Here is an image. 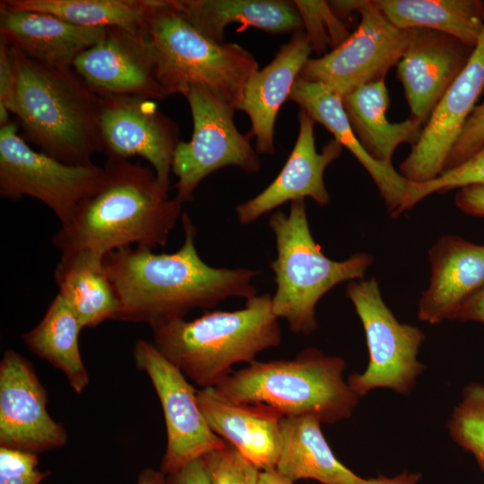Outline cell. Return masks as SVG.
Wrapping results in <instances>:
<instances>
[{
    "label": "cell",
    "mask_w": 484,
    "mask_h": 484,
    "mask_svg": "<svg viewBox=\"0 0 484 484\" xmlns=\"http://www.w3.org/2000/svg\"><path fill=\"white\" fill-rule=\"evenodd\" d=\"M38 464L37 454L0 447V484H41L50 472Z\"/></svg>",
    "instance_id": "35"
},
{
    "label": "cell",
    "mask_w": 484,
    "mask_h": 484,
    "mask_svg": "<svg viewBox=\"0 0 484 484\" xmlns=\"http://www.w3.org/2000/svg\"><path fill=\"white\" fill-rule=\"evenodd\" d=\"M288 100L296 102L300 109L322 124L356 157L374 179L389 212L397 217L407 193L408 181L392 165L380 163L367 153L352 129L342 97L322 83L307 82L298 76Z\"/></svg>",
    "instance_id": "23"
},
{
    "label": "cell",
    "mask_w": 484,
    "mask_h": 484,
    "mask_svg": "<svg viewBox=\"0 0 484 484\" xmlns=\"http://www.w3.org/2000/svg\"><path fill=\"white\" fill-rule=\"evenodd\" d=\"M153 169L128 159L108 158L99 187L53 236L61 257L89 254L104 258L125 246H164L181 214Z\"/></svg>",
    "instance_id": "2"
},
{
    "label": "cell",
    "mask_w": 484,
    "mask_h": 484,
    "mask_svg": "<svg viewBox=\"0 0 484 484\" xmlns=\"http://www.w3.org/2000/svg\"><path fill=\"white\" fill-rule=\"evenodd\" d=\"M484 146V102L472 110L451 150L444 172L462 164Z\"/></svg>",
    "instance_id": "36"
},
{
    "label": "cell",
    "mask_w": 484,
    "mask_h": 484,
    "mask_svg": "<svg viewBox=\"0 0 484 484\" xmlns=\"http://www.w3.org/2000/svg\"><path fill=\"white\" fill-rule=\"evenodd\" d=\"M156 78L169 97L203 88L235 109L247 81L259 70L255 57L236 43H217L172 4L156 0L144 27Z\"/></svg>",
    "instance_id": "6"
},
{
    "label": "cell",
    "mask_w": 484,
    "mask_h": 484,
    "mask_svg": "<svg viewBox=\"0 0 484 484\" xmlns=\"http://www.w3.org/2000/svg\"><path fill=\"white\" fill-rule=\"evenodd\" d=\"M156 0H1L0 6L49 13L81 27L144 32Z\"/></svg>",
    "instance_id": "30"
},
{
    "label": "cell",
    "mask_w": 484,
    "mask_h": 484,
    "mask_svg": "<svg viewBox=\"0 0 484 484\" xmlns=\"http://www.w3.org/2000/svg\"><path fill=\"white\" fill-rule=\"evenodd\" d=\"M186 99L194 123L189 142L180 141L174 152L171 171L177 177L176 198L182 204L194 198L201 181L226 166L248 173L261 168L250 133L242 134L234 122L236 109L206 89H190Z\"/></svg>",
    "instance_id": "10"
},
{
    "label": "cell",
    "mask_w": 484,
    "mask_h": 484,
    "mask_svg": "<svg viewBox=\"0 0 484 484\" xmlns=\"http://www.w3.org/2000/svg\"><path fill=\"white\" fill-rule=\"evenodd\" d=\"M166 484H210L203 462L197 459L166 475Z\"/></svg>",
    "instance_id": "39"
},
{
    "label": "cell",
    "mask_w": 484,
    "mask_h": 484,
    "mask_svg": "<svg viewBox=\"0 0 484 484\" xmlns=\"http://www.w3.org/2000/svg\"><path fill=\"white\" fill-rule=\"evenodd\" d=\"M393 25L449 35L474 48L484 27V1L371 0Z\"/></svg>",
    "instance_id": "27"
},
{
    "label": "cell",
    "mask_w": 484,
    "mask_h": 484,
    "mask_svg": "<svg viewBox=\"0 0 484 484\" xmlns=\"http://www.w3.org/2000/svg\"><path fill=\"white\" fill-rule=\"evenodd\" d=\"M452 321L484 324V289L466 302Z\"/></svg>",
    "instance_id": "40"
},
{
    "label": "cell",
    "mask_w": 484,
    "mask_h": 484,
    "mask_svg": "<svg viewBox=\"0 0 484 484\" xmlns=\"http://www.w3.org/2000/svg\"><path fill=\"white\" fill-rule=\"evenodd\" d=\"M298 122L296 143L281 172L261 193L236 207L241 224H250L289 201L310 197L320 206L329 203L324 173L340 157L343 146L333 139L317 152L314 136L315 121L300 109Z\"/></svg>",
    "instance_id": "17"
},
{
    "label": "cell",
    "mask_w": 484,
    "mask_h": 484,
    "mask_svg": "<svg viewBox=\"0 0 484 484\" xmlns=\"http://www.w3.org/2000/svg\"><path fill=\"white\" fill-rule=\"evenodd\" d=\"M153 344L199 388L215 387L238 363L247 365L281 341L272 296L256 295L234 311L205 312L193 320L174 319L154 327Z\"/></svg>",
    "instance_id": "4"
},
{
    "label": "cell",
    "mask_w": 484,
    "mask_h": 484,
    "mask_svg": "<svg viewBox=\"0 0 484 484\" xmlns=\"http://www.w3.org/2000/svg\"><path fill=\"white\" fill-rule=\"evenodd\" d=\"M268 224L277 253L270 264L276 284L272 311L279 319L287 321L292 333L310 335L318 327V301L341 282L363 279L373 257L367 253H358L343 261L327 257L312 236L304 199L290 202L288 214L272 212Z\"/></svg>",
    "instance_id": "7"
},
{
    "label": "cell",
    "mask_w": 484,
    "mask_h": 484,
    "mask_svg": "<svg viewBox=\"0 0 484 484\" xmlns=\"http://www.w3.org/2000/svg\"><path fill=\"white\" fill-rule=\"evenodd\" d=\"M13 48L15 82L6 108L19 119L24 140L66 164L90 165L103 151L102 96L73 68L43 65Z\"/></svg>",
    "instance_id": "3"
},
{
    "label": "cell",
    "mask_w": 484,
    "mask_h": 484,
    "mask_svg": "<svg viewBox=\"0 0 484 484\" xmlns=\"http://www.w3.org/2000/svg\"><path fill=\"white\" fill-rule=\"evenodd\" d=\"M258 484H295L291 482L282 475H281L276 470L262 471L260 474Z\"/></svg>",
    "instance_id": "43"
},
{
    "label": "cell",
    "mask_w": 484,
    "mask_h": 484,
    "mask_svg": "<svg viewBox=\"0 0 484 484\" xmlns=\"http://www.w3.org/2000/svg\"><path fill=\"white\" fill-rule=\"evenodd\" d=\"M103 259L77 254L61 257L55 269L57 294L83 328L116 320L118 313V300Z\"/></svg>",
    "instance_id": "28"
},
{
    "label": "cell",
    "mask_w": 484,
    "mask_h": 484,
    "mask_svg": "<svg viewBox=\"0 0 484 484\" xmlns=\"http://www.w3.org/2000/svg\"><path fill=\"white\" fill-rule=\"evenodd\" d=\"M135 484H166V474L160 470L145 468L139 473Z\"/></svg>",
    "instance_id": "42"
},
{
    "label": "cell",
    "mask_w": 484,
    "mask_h": 484,
    "mask_svg": "<svg viewBox=\"0 0 484 484\" xmlns=\"http://www.w3.org/2000/svg\"><path fill=\"white\" fill-rule=\"evenodd\" d=\"M484 91V27L469 61L425 124L417 143L401 163L399 173L409 183L439 177L448 155Z\"/></svg>",
    "instance_id": "15"
},
{
    "label": "cell",
    "mask_w": 484,
    "mask_h": 484,
    "mask_svg": "<svg viewBox=\"0 0 484 484\" xmlns=\"http://www.w3.org/2000/svg\"><path fill=\"white\" fill-rule=\"evenodd\" d=\"M73 69L99 95L140 96L152 100L168 97L156 78L144 32L108 28L95 45L76 57Z\"/></svg>",
    "instance_id": "16"
},
{
    "label": "cell",
    "mask_w": 484,
    "mask_h": 484,
    "mask_svg": "<svg viewBox=\"0 0 484 484\" xmlns=\"http://www.w3.org/2000/svg\"><path fill=\"white\" fill-rule=\"evenodd\" d=\"M341 19L357 11L360 22L340 46L318 58H309L299 77L319 82L341 97L360 86L385 79L408 49L415 29L393 25L371 0L329 1Z\"/></svg>",
    "instance_id": "8"
},
{
    "label": "cell",
    "mask_w": 484,
    "mask_h": 484,
    "mask_svg": "<svg viewBox=\"0 0 484 484\" xmlns=\"http://www.w3.org/2000/svg\"><path fill=\"white\" fill-rule=\"evenodd\" d=\"M422 475L419 472H402L393 477L378 475L376 478L367 479L368 484H417Z\"/></svg>",
    "instance_id": "41"
},
{
    "label": "cell",
    "mask_w": 484,
    "mask_h": 484,
    "mask_svg": "<svg viewBox=\"0 0 484 484\" xmlns=\"http://www.w3.org/2000/svg\"><path fill=\"white\" fill-rule=\"evenodd\" d=\"M82 329L79 320L56 294L40 322L22 335L30 350L60 369L76 393L90 382L79 349Z\"/></svg>",
    "instance_id": "29"
},
{
    "label": "cell",
    "mask_w": 484,
    "mask_h": 484,
    "mask_svg": "<svg viewBox=\"0 0 484 484\" xmlns=\"http://www.w3.org/2000/svg\"><path fill=\"white\" fill-rule=\"evenodd\" d=\"M15 56L13 46L0 34V106L9 104L15 82Z\"/></svg>",
    "instance_id": "37"
},
{
    "label": "cell",
    "mask_w": 484,
    "mask_h": 484,
    "mask_svg": "<svg viewBox=\"0 0 484 484\" xmlns=\"http://www.w3.org/2000/svg\"><path fill=\"white\" fill-rule=\"evenodd\" d=\"M453 441L470 453L484 473V384L471 382L447 421Z\"/></svg>",
    "instance_id": "31"
},
{
    "label": "cell",
    "mask_w": 484,
    "mask_h": 484,
    "mask_svg": "<svg viewBox=\"0 0 484 484\" xmlns=\"http://www.w3.org/2000/svg\"><path fill=\"white\" fill-rule=\"evenodd\" d=\"M474 48L442 32L415 29L411 44L397 65L411 117L425 124Z\"/></svg>",
    "instance_id": "18"
},
{
    "label": "cell",
    "mask_w": 484,
    "mask_h": 484,
    "mask_svg": "<svg viewBox=\"0 0 484 484\" xmlns=\"http://www.w3.org/2000/svg\"><path fill=\"white\" fill-rule=\"evenodd\" d=\"M484 183V146L472 157L436 178L425 183H409L398 216L434 193L444 194L462 186Z\"/></svg>",
    "instance_id": "33"
},
{
    "label": "cell",
    "mask_w": 484,
    "mask_h": 484,
    "mask_svg": "<svg viewBox=\"0 0 484 484\" xmlns=\"http://www.w3.org/2000/svg\"><path fill=\"white\" fill-rule=\"evenodd\" d=\"M454 201L457 208L464 213L484 217V183L459 188Z\"/></svg>",
    "instance_id": "38"
},
{
    "label": "cell",
    "mask_w": 484,
    "mask_h": 484,
    "mask_svg": "<svg viewBox=\"0 0 484 484\" xmlns=\"http://www.w3.org/2000/svg\"><path fill=\"white\" fill-rule=\"evenodd\" d=\"M346 295L360 319L368 350L366 369L351 374L349 385L359 398L377 388L402 395L411 393L426 368L418 359L424 333L397 320L374 277L350 281Z\"/></svg>",
    "instance_id": "9"
},
{
    "label": "cell",
    "mask_w": 484,
    "mask_h": 484,
    "mask_svg": "<svg viewBox=\"0 0 484 484\" xmlns=\"http://www.w3.org/2000/svg\"><path fill=\"white\" fill-rule=\"evenodd\" d=\"M108 28L81 27L57 16L0 6V34L29 57L56 68H73Z\"/></svg>",
    "instance_id": "22"
},
{
    "label": "cell",
    "mask_w": 484,
    "mask_h": 484,
    "mask_svg": "<svg viewBox=\"0 0 484 484\" xmlns=\"http://www.w3.org/2000/svg\"><path fill=\"white\" fill-rule=\"evenodd\" d=\"M133 356L136 367L150 378L163 411L167 432L160 467L163 473L174 472L226 445L208 425L197 401V389L153 343L138 340Z\"/></svg>",
    "instance_id": "12"
},
{
    "label": "cell",
    "mask_w": 484,
    "mask_h": 484,
    "mask_svg": "<svg viewBox=\"0 0 484 484\" xmlns=\"http://www.w3.org/2000/svg\"><path fill=\"white\" fill-rule=\"evenodd\" d=\"M182 221L184 242L174 253L136 246L105 255L103 264L119 304L116 320L154 327L229 298L246 300L257 295L253 281L258 272L207 264L195 247L196 229L187 213Z\"/></svg>",
    "instance_id": "1"
},
{
    "label": "cell",
    "mask_w": 484,
    "mask_h": 484,
    "mask_svg": "<svg viewBox=\"0 0 484 484\" xmlns=\"http://www.w3.org/2000/svg\"><path fill=\"white\" fill-rule=\"evenodd\" d=\"M174 6L203 35L225 43L230 23L255 27L268 33L295 32L302 20L293 1L283 0H172Z\"/></svg>",
    "instance_id": "24"
},
{
    "label": "cell",
    "mask_w": 484,
    "mask_h": 484,
    "mask_svg": "<svg viewBox=\"0 0 484 484\" xmlns=\"http://www.w3.org/2000/svg\"><path fill=\"white\" fill-rule=\"evenodd\" d=\"M201 411L212 428L260 471L275 470L283 417L263 405L232 402L213 387L197 389Z\"/></svg>",
    "instance_id": "20"
},
{
    "label": "cell",
    "mask_w": 484,
    "mask_h": 484,
    "mask_svg": "<svg viewBox=\"0 0 484 484\" xmlns=\"http://www.w3.org/2000/svg\"><path fill=\"white\" fill-rule=\"evenodd\" d=\"M428 258L430 280L420 297L418 317L430 324L452 321L484 289V245L445 235L432 246Z\"/></svg>",
    "instance_id": "19"
},
{
    "label": "cell",
    "mask_w": 484,
    "mask_h": 484,
    "mask_svg": "<svg viewBox=\"0 0 484 484\" xmlns=\"http://www.w3.org/2000/svg\"><path fill=\"white\" fill-rule=\"evenodd\" d=\"M342 102L358 139L367 153L383 164L392 165L399 145L413 146L424 126L413 117L400 123L388 120L389 95L385 79L359 87L343 96Z\"/></svg>",
    "instance_id": "26"
},
{
    "label": "cell",
    "mask_w": 484,
    "mask_h": 484,
    "mask_svg": "<svg viewBox=\"0 0 484 484\" xmlns=\"http://www.w3.org/2000/svg\"><path fill=\"white\" fill-rule=\"evenodd\" d=\"M103 177L104 168L61 162L29 146L15 124L0 126V196L4 199L36 198L64 224L99 187Z\"/></svg>",
    "instance_id": "11"
},
{
    "label": "cell",
    "mask_w": 484,
    "mask_h": 484,
    "mask_svg": "<svg viewBox=\"0 0 484 484\" xmlns=\"http://www.w3.org/2000/svg\"><path fill=\"white\" fill-rule=\"evenodd\" d=\"M99 119L103 151L108 158L141 156L169 189V174L179 140L177 124L154 100L128 95H101Z\"/></svg>",
    "instance_id": "13"
},
{
    "label": "cell",
    "mask_w": 484,
    "mask_h": 484,
    "mask_svg": "<svg viewBox=\"0 0 484 484\" xmlns=\"http://www.w3.org/2000/svg\"><path fill=\"white\" fill-rule=\"evenodd\" d=\"M293 3L300 14L312 50L322 53L329 46L335 48L351 34L327 1L296 0Z\"/></svg>",
    "instance_id": "32"
},
{
    "label": "cell",
    "mask_w": 484,
    "mask_h": 484,
    "mask_svg": "<svg viewBox=\"0 0 484 484\" xmlns=\"http://www.w3.org/2000/svg\"><path fill=\"white\" fill-rule=\"evenodd\" d=\"M48 393L31 363L13 350L0 362V447L33 454L64 446L68 436L48 409Z\"/></svg>",
    "instance_id": "14"
},
{
    "label": "cell",
    "mask_w": 484,
    "mask_h": 484,
    "mask_svg": "<svg viewBox=\"0 0 484 484\" xmlns=\"http://www.w3.org/2000/svg\"><path fill=\"white\" fill-rule=\"evenodd\" d=\"M311 51L306 33L300 29L293 32L291 39L281 48L272 61L246 83L236 110L244 111L249 117L250 134L255 137L257 153L272 155L275 152L273 134L279 109L288 100Z\"/></svg>",
    "instance_id": "21"
},
{
    "label": "cell",
    "mask_w": 484,
    "mask_h": 484,
    "mask_svg": "<svg viewBox=\"0 0 484 484\" xmlns=\"http://www.w3.org/2000/svg\"><path fill=\"white\" fill-rule=\"evenodd\" d=\"M346 361L307 348L291 359L255 360L215 387L236 402L263 405L283 418L313 416L334 424L353 414L359 397L343 378Z\"/></svg>",
    "instance_id": "5"
},
{
    "label": "cell",
    "mask_w": 484,
    "mask_h": 484,
    "mask_svg": "<svg viewBox=\"0 0 484 484\" xmlns=\"http://www.w3.org/2000/svg\"><path fill=\"white\" fill-rule=\"evenodd\" d=\"M313 416L283 418L282 447L275 470L296 482L314 480L322 484H368L341 462Z\"/></svg>",
    "instance_id": "25"
},
{
    "label": "cell",
    "mask_w": 484,
    "mask_h": 484,
    "mask_svg": "<svg viewBox=\"0 0 484 484\" xmlns=\"http://www.w3.org/2000/svg\"><path fill=\"white\" fill-rule=\"evenodd\" d=\"M210 484H258L261 471L229 444L202 457Z\"/></svg>",
    "instance_id": "34"
}]
</instances>
